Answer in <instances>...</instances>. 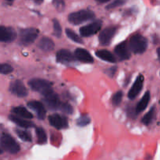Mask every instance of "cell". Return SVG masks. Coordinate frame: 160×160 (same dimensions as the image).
<instances>
[{
  "label": "cell",
  "mask_w": 160,
  "mask_h": 160,
  "mask_svg": "<svg viewBox=\"0 0 160 160\" xmlns=\"http://www.w3.org/2000/svg\"><path fill=\"white\" fill-rule=\"evenodd\" d=\"M28 84L33 91L39 92L44 96L53 92L52 84L46 80L41 79V78H34V79L29 81Z\"/></svg>",
  "instance_id": "obj_1"
},
{
  "label": "cell",
  "mask_w": 160,
  "mask_h": 160,
  "mask_svg": "<svg viewBox=\"0 0 160 160\" xmlns=\"http://www.w3.org/2000/svg\"><path fill=\"white\" fill-rule=\"evenodd\" d=\"M74 57L76 59H78L82 62H86V63H92L94 61L93 57L89 53V52L81 48H77L74 52Z\"/></svg>",
  "instance_id": "obj_16"
},
{
  "label": "cell",
  "mask_w": 160,
  "mask_h": 160,
  "mask_svg": "<svg viewBox=\"0 0 160 160\" xmlns=\"http://www.w3.org/2000/svg\"><path fill=\"white\" fill-rule=\"evenodd\" d=\"M66 34H67V35L68 36V38L70 39V40L73 41V42H77V43H79V44L83 43V40L81 38V37H79V36H78L74 31H72V30L66 29Z\"/></svg>",
  "instance_id": "obj_25"
},
{
  "label": "cell",
  "mask_w": 160,
  "mask_h": 160,
  "mask_svg": "<svg viewBox=\"0 0 160 160\" xmlns=\"http://www.w3.org/2000/svg\"><path fill=\"white\" fill-rule=\"evenodd\" d=\"M44 101L49 109H59L62 102L59 99V96L54 92L44 96Z\"/></svg>",
  "instance_id": "obj_14"
},
{
  "label": "cell",
  "mask_w": 160,
  "mask_h": 160,
  "mask_svg": "<svg viewBox=\"0 0 160 160\" xmlns=\"http://www.w3.org/2000/svg\"><path fill=\"white\" fill-rule=\"evenodd\" d=\"M95 15L94 12L88 10V9H82V10L77 11V12H71L68 17V20L70 23L74 25L81 24L88 20H93Z\"/></svg>",
  "instance_id": "obj_3"
},
{
  "label": "cell",
  "mask_w": 160,
  "mask_h": 160,
  "mask_svg": "<svg viewBox=\"0 0 160 160\" xmlns=\"http://www.w3.org/2000/svg\"><path fill=\"white\" fill-rule=\"evenodd\" d=\"M50 124L58 130L64 129L68 127V120L63 116L59 114H52L48 117Z\"/></svg>",
  "instance_id": "obj_9"
},
{
  "label": "cell",
  "mask_w": 160,
  "mask_h": 160,
  "mask_svg": "<svg viewBox=\"0 0 160 160\" xmlns=\"http://www.w3.org/2000/svg\"><path fill=\"white\" fill-rule=\"evenodd\" d=\"M2 152V149H0V154H1Z\"/></svg>",
  "instance_id": "obj_37"
},
{
  "label": "cell",
  "mask_w": 160,
  "mask_h": 160,
  "mask_svg": "<svg viewBox=\"0 0 160 160\" xmlns=\"http://www.w3.org/2000/svg\"><path fill=\"white\" fill-rule=\"evenodd\" d=\"M38 47L44 52H51L55 47V44L52 39L42 38L38 43Z\"/></svg>",
  "instance_id": "obj_19"
},
{
  "label": "cell",
  "mask_w": 160,
  "mask_h": 160,
  "mask_svg": "<svg viewBox=\"0 0 160 160\" xmlns=\"http://www.w3.org/2000/svg\"><path fill=\"white\" fill-rule=\"evenodd\" d=\"M123 98V93L122 92H117L113 95L112 98V103L113 106H117L120 104Z\"/></svg>",
  "instance_id": "obj_28"
},
{
  "label": "cell",
  "mask_w": 160,
  "mask_h": 160,
  "mask_svg": "<svg viewBox=\"0 0 160 160\" xmlns=\"http://www.w3.org/2000/svg\"><path fill=\"white\" fill-rule=\"evenodd\" d=\"M36 134L38 137V142L39 144H45L47 142V135L43 128H36Z\"/></svg>",
  "instance_id": "obj_23"
},
{
  "label": "cell",
  "mask_w": 160,
  "mask_h": 160,
  "mask_svg": "<svg viewBox=\"0 0 160 160\" xmlns=\"http://www.w3.org/2000/svg\"><path fill=\"white\" fill-rule=\"evenodd\" d=\"M33 1H34L36 3H38L39 4V3H42L43 2V0H33Z\"/></svg>",
  "instance_id": "obj_35"
},
{
  "label": "cell",
  "mask_w": 160,
  "mask_h": 160,
  "mask_svg": "<svg viewBox=\"0 0 160 160\" xmlns=\"http://www.w3.org/2000/svg\"><path fill=\"white\" fill-rule=\"evenodd\" d=\"M116 71H117V67H111V68H109V70L106 71V73H107V74L109 75V76L113 77L114 74H115Z\"/></svg>",
  "instance_id": "obj_33"
},
{
  "label": "cell",
  "mask_w": 160,
  "mask_h": 160,
  "mask_svg": "<svg viewBox=\"0 0 160 160\" xmlns=\"http://www.w3.org/2000/svg\"><path fill=\"white\" fill-rule=\"evenodd\" d=\"M128 0H114L112 2H111L110 4L106 6V9H114V8L119 7V6H121L123 5H124L125 3L127 2Z\"/></svg>",
  "instance_id": "obj_31"
},
{
  "label": "cell",
  "mask_w": 160,
  "mask_h": 160,
  "mask_svg": "<svg viewBox=\"0 0 160 160\" xmlns=\"http://www.w3.org/2000/svg\"><path fill=\"white\" fill-rule=\"evenodd\" d=\"M91 122L90 118L88 115H82L78 118V121H77V124L80 127H84L86 125L88 124Z\"/></svg>",
  "instance_id": "obj_30"
},
{
  "label": "cell",
  "mask_w": 160,
  "mask_h": 160,
  "mask_svg": "<svg viewBox=\"0 0 160 160\" xmlns=\"http://www.w3.org/2000/svg\"><path fill=\"white\" fill-rule=\"evenodd\" d=\"M53 5L59 11H62L65 8V3L63 0H53Z\"/></svg>",
  "instance_id": "obj_32"
},
{
  "label": "cell",
  "mask_w": 160,
  "mask_h": 160,
  "mask_svg": "<svg viewBox=\"0 0 160 160\" xmlns=\"http://www.w3.org/2000/svg\"><path fill=\"white\" fill-rule=\"evenodd\" d=\"M56 59L58 62L62 64H70L76 61L73 53L67 49L59 50L56 54Z\"/></svg>",
  "instance_id": "obj_12"
},
{
  "label": "cell",
  "mask_w": 160,
  "mask_h": 160,
  "mask_svg": "<svg viewBox=\"0 0 160 160\" xmlns=\"http://www.w3.org/2000/svg\"><path fill=\"white\" fill-rule=\"evenodd\" d=\"M9 117L11 121L15 123L17 126L20 127L22 128H30L34 127V123L32 122L29 121V120H26V119L20 118V117H17L15 115H10Z\"/></svg>",
  "instance_id": "obj_17"
},
{
  "label": "cell",
  "mask_w": 160,
  "mask_h": 160,
  "mask_svg": "<svg viewBox=\"0 0 160 160\" xmlns=\"http://www.w3.org/2000/svg\"><path fill=\"white\" fill-rule=\"evenodd\" d=\"M155 115H156V107L153 106L151 108L149 111L144 116L142 119V123L145 125H149L152 122V120L155 119Z\"/></svg>",
  "instance_id": "obj_22"
},
{
  "label": "cell",
  "mask_w": 160,
  "mask_h": 160,
  "mask_svg": "<svg viewBox=\"0 0 160 160\" xmlns=\"http://www.w3.org/2000/svg\"><path fill=\"white\" fill-rule=\"evenodd\" d=\"M150 98H151V96H150V92H145L144 96L142 97V100L139 102L137 106V108H136V111H137L138 113V112H142V111H144L145 109H146L148 103H149Z\"/></svg>",
  "instance_id": "obj_21"
},
{
  "label": "cell",
  "mask_w": 160,
  "mask_h": 160,
  "mask_svg": "<svg viewBox=\"0 0 160 160\" xmlns=\"http://www.w3.org/2000/svg\"><path fill=\"white\" fill-rule=\"evenodd\" d=\"M15 132L16 134L18 135V137L20 138L21 140L24 141V142H31V141H32L31 135L30 134V133L28 132V131H23V130H20V129H16Z\"/></svg>",
  "instance_id": "obj_24"
},
{
  "label": "cell",
  "mask_w": 160,
  "mask_h": 160,
  "mask_svg": "<svg viewBox=\"0 0 160 160\" xmlns=\"http://www.w3.org/2000/svg\"><path fill=\"white\" fill-rule=\"evenodd\" d=\"M59 109H60L62 112H65V113L67 114H72L73 111L72 106H70L69 103H67V102H61Z\"/></svg>",
  "instance_id": "obj_29"
},
{
  "label": "cell",
  "mask_w": 160,
  "mask_h": 160,
  "mask_svg": "<svg viewBox=\"0 0 160 160\" xmlns=\"http://www.w3.org/2000/svg\"><path fill=\"white\" fill-rule=\"evenodd\" d=\"M38 30L34 28L21 30L20 32V37H19L20 44L22 45H31L35 41V39L38 36Z\"/></svg>",
  "instance_id": "obj_5"
},
{
  "label": "cell",
  "mask_w": 160,
  "mask_h": 160,
  "mask_svg": "<svg viewBox=\"0 0 160 160\" xmlns=\"http://www.w3.org/2000/svg\"><path fill=\"white\" fill-rule=\"evenodd\" d=\"M28 106L30 109H32L33 111H34L36 112L38 119L44 120L45 118L46 111H45V109L43 105H42V103H41L40 102L31 101L29 102H28Z\"/></svg>",
  "instance_id": "obj_15"
},
{
  "label": "cell",
  "mask_w": 160,
  "mask_h": 160,
  "mask_svg": "<svg viewBox=\"0 0 160 160\" xmlns=\"http://www.w3.org/2000/svg\"><path fill=\"white\" fill-rule=\"evenodd\" d=\"M0 145L2 149L11 154H17L20 150L19 144L15 139L8 134H4L0 138Z\"/></svg>",
  "instance_id": "obj_4"
},
{
  "label": "cell",
  "mask_w": 160,
  "mask_h": 160,
  "mask_svg": "<svg viewBox=\"0 0 160 160\" xmlns=\"http://www.w3.org/2000/svg\"><path fill=\"white\" fill-rule=\"evenodd\" d=\"M53 30H54L53 34H55V36L56 38H60L61 34H62V28H61L59 22L56 19L53 20Z\"/></svg>",
  "instance_id": "obj_26"
},
{
  "label": "cell",
  "mask_w": 160,
  "mask_h": 160,
  "mask_svg": "<svg viewBox=\"0 0 160 160\" xmlns=\"http://www.w3.org/2000/svg\"><path fill=\"white\" fill-rule=\"evenodd\" d=\"M9 91L12 95H16L20 98L26 97L28 95V92L27 88L25 87L24 84L20 80H15L12 81L9 84Z\"/></svg>",
  "instance_id": "obj_8"
},
{
  "label": "cell",
  "mask_w": 160,
  "mask_h": 160,
  "mask_svg": "<svg viewBox=\"0 0 160 160\" xmlns=\"http://www.w3.org/2000/svg\"><path fill=\"white\" fill-rule=\"evenodd\" d=\"M17 38V33L12 28L0 26V42H10Z\"/></svg>",
  "instance_id": "obj_11"
},
{
  "label": "cell",
  "mask_w": 160,
  "mask_h": 160,
  "mask_svg": "<svg viewBox=\"0 0 160 160\" xmlns=\"http://www.w3.org/2000/svg\"><path fill=\"white\" fill-rule=\"evenodd\" d=\"M95 1H97L98 2H100V3H104V2H109V0H95Z\"/></svg>",
  "instance_id": "obj_34"
},
{
  "label": "cell",
  "mask_w": 160,
  "mask_h": 160,
  "mask_svg": "<svg viewBox=\"0 0 160 160\" xmlns=\"http://www.w3.org/2000/svg\"><path fill=\"white\" fill-rule=\"evenodd\" d=\"M13 68L12 66L7 63H0V73L2 74H9V73H12Z\"/></svg>",
  "instance_id": "obj_27"
},
{
  "label": "cell",
  "mask_w": 160,
  "mask_h": 160,
  "mask_svg": "<svg viewBox=\"0 0 160 160\" xmlns=\"http://www.w3.org/2000/svg\"><path fill=\"white\" fill-rule=\"evenodd\" d=\"M6 1H8V2H12V1H13V0H6Z\"/></svg>",
  "instance_id": "obj_36"
},
{
  "label": "cell",
  "mask_w": 160,
  "mask_h": 160,
  "mask_svg": "<svg viewBox=\"0 0 160 160\" xmlns=\"http://www.w3.org/2000/svg\"><path fill=\"white\" fill-rule=\"evenodd\" d=\"M143 83H144V77L142 74L139 75L136 79L135 82L132 85L131 88L128 92V98L130 99H133L135 97L138 95L140 92L142 91V87H143Z\"/></svg>",
  "instance_id": "obj_13"
},
{
  "label": "cell",
  "mask_w": 160,
  "mask_h": 160,
  "mask_svg": "<svg viewBox=\"0 0 160 160\" xmlns=\"http://www.w3.org/2000/svg\"><path fill=\"white\" fill-rule=\"evenodd\" d=\"M95 55L99 59H101L102 60L107 61V62H115L116 60H117L115 56L107 50H98L95 52Z\"/></svg>",
  "instance_id": "obj_20"
},
{
  "label": "cell",
  "mask_w": 160,
  "mask_h": 160,
  "mask_svg": "<svg viewBox=\"0 0 160 160\" xmlns=\"http://www.w3.org/2000/svg\"><path fill=\"white\" fill-rule=\"evenodd\" d=\"M102 25V20H95V21L92 22V23H89V24L86 25V26L81 28L80 34L83 37H89V36L94 35L96 33H98V31H100Z\"/></svg>",
  "instance_id": "obj_6"
},
{
  "label": "cell",
  "mask_w": 160,
  "mask_h": 160,
  "mask_svg": "<svg viewBox=\"0 0 160 160\" xmlns=\"http://www.w3.org/2000/svg\"><path fill=\"white\" fill-rule=\"evenodd\" d=\"M12 112L15 114V116L20 117V118L26 119V120L33 118V115L31 114V112L23 106H17V107L13 108Z\"/></svg>",
  "instance_id": "obj_18"
},
{
  "label": "cell",
  "mask_w": 160,
  "mask_h": 160,
  "mask_svg": "<svg viewBox=\"0 0 160 160\" xmlns=\"http://www.w3.org/2000/svg\"><path fill=\"white\" fill-rule=\"evenodd\" d=\"M117 31V28L116 26H110L105 28L103 31H101L99 37H98L100 44L102 45H104V46L109 45L110 44L111 41L113 38Z\"/></svg>",
  "instance_id": "obj_7"
},
{
  "label": "cell",
  "mask_w": 160,
  "mask_h": 160,
  "mask_svg": "<svg viewBox=\"0 0 160 160\" xmlns=\"http://www.w3.org/2000/svg\"><path fill=\"white\" fill-rule=\"evenodd\" d=\"M115 53L120 60H127L131 58V50L126 42H121L116 46Z\"/></svg>",
  "instance_id": "obj_10"
},
{
  "label": "cell",
  "mask_w": 160,
  "mask_h": 160,
  "mask_svg": "<svg viewBox=\"0 0 160 160\" xmlns=\"http://www.w3.org/2000/svg\"><path fill=\"white\" fill-rule=\"evenodd\" d=\"M129 48L131 51L136 54H142L145 52L148 47V41L142 34H134L130 39Z\"/></svg>",
  "instance_id": "obj_2"
}]
</instances>
